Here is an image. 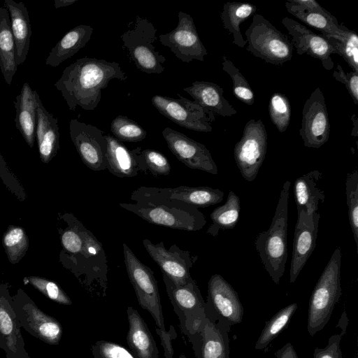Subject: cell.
Instances as JSON below:
<instances>
[{
    "instance_id": "6da1fadb",
    "label": "cell",
    "mask_w": 358,
    "mask_h": 358,
    "mask_svg": "<svg viewBox=\"0 0 358 358\" xmlns=\"http://www.w3.org/2000/svg\"><path fill=\"white\" fill-rule=\"evenodd\" d=\"M127 78L117 62L85 57L66 67L55 86L70 110L77 106L93 110L101 100V90L111 80L125 81Z\"/></svg>"
},
{
    "instance_id": "7a4b0ae2",
    "label": "cell",
    "mask_w": 358,
    "mask_h": 358,
    "mask_svg": "<svg viewBox=\"0 0 358 358\" xmlns=\"http://www.w3.org/2000/svg\"><path fill=\"white\" fill-rule=\"evenodd\" d=\"M291 182L285 181L270 227L255 239L256 250L272 280L280 284L287 259L288 199Z\"/></svg>"
},
{
    "instance_id": "3957f363",
    "label": "cell",
    "mask_w": 358,
    "mask_h": 358,
    "mask_svg": "<svg viewBox=\"0 0 358 358\" xmlns=\"http://www.w3.org/2000/svg\"><path fill=\"white\" fill-rule=\"evenodd\" d=\"M73 222V226L62 234V244L67 252L81 257L80 271L85 275L90 289L96 282L105 291L108 266L103 245L81 222L76 219Z\"/></svg>"
},
{
    "instance_id": "277c9868",
    "label": "cell",
    "mask_w": 358,
    "mask_h": 358,
    "mask_svg": "<svg viewBox=\"0 0 358 358\" xmlns=\"http://www.w3.org/2000/svg\"><path fill=\"white\" fill-rule=\"evenodd\" d=\"M341 258V250L336 248L312 292L307 320V330L311 336L326 326L342 295Z\"/></svg>"
},
{
    "instance_id": "5b68a950",
    "label": "cell",
    "mask_w": 358,
    "mask_h": 358,
    "mask_svg": "<svg viewBox=\"0 0 358 358\" xmlns=\"http://www.w3.org/2000/svg\"><path fill=\"white\" fill-rule=\"evenodd\" d=\"M120 206L130 211L149 223L175 229L195 231L206 223L203 214L198 208L183 203L167 202L120 203Z\"/></svg>"
},
{
    "instance_id": "8992f818",
    "label": "cell",
    "mask_w": 358,
    "mask_h": 358,
    "mask_svg": "<svg viewBox=\"0 0 358 358\" xmlns=\"http://www.w3.org/2000/svg\"><path fill=\"white\" fill-rule=\"evenodd\" d=\"M245 35L246 50L267 63L281 65L292 57L290 41L260 14L253 15Z\"/></svg>"
},
{
    "instance_id": "52a82bcc",
    "label": "cell",
    "mask_w": 358,
    "mask_h": 358,
    "mask_svg": "<svg viewBox=\"0 0 358 358\" xmlns=\"http://www.w3.org/2000/svg\"><path fill=\"white\" fill-rule=\"evenodd\" d=\"M157 29L146 18L136 16L133 27L129 29L120 38L124 48L140 71L146 73H163L166 58L156 50L155 41Z\"/></svg>"
},
{
    "instance_id": "ba28073f",
    "label": "cell",
    "mask_w": 358,
    "mask_h": 358,
    "mask_svg": "<svg viewBox=\"0 0 358 358\" xmlns=\"http://www.w3.org/2000/svg\"><path fill=\"white\" fill-rule=\"evenodd\" d=\"M124 264L140 306L153 317L157 329L165 331L157 282L151 268L143 264L133 251L123 244Z\"/></svg>"
},
{
    "instance_id": "9c48e42d",
    "label": "cell",
    "mask_w": 358,
    "mask_h": 358,
    "mask_svg": "<svg viewBox=\"0 0 358 358\" xmlns=\"http://www.w3.org/2000/svg\"><path fill=\"white\" fill-rule=\"evenodd\" d=\"M224 192L210 187H140L131 193L135 202L159 204L167 202L183 203L196 208H205L220 203Z\"/></svg>"
},
{
    "instance_id": "30bf717a",
    "label": "cell",
    "mask_w": 358,
    "mask_h": 358,
    "mask_svg": "<svg viewBox=\"0 0 358 358\" xmlns=\"http://www.w3.org/2000/svg\"><path fill=\"white\" fill-rule=\"evenodd\" d=\"M166 290L177 315L182 332L189 338L206 317L204 301L195 280L183 286L175 285L162 274Z\"/></svg>"
},
{
    "instance_id": "8fae6325",
    "label": "cell",
    "mask_w": 358,
    "mask_h": 358,
    "mask_svg": "<svg viewBox=\"0 0 358 358\" xmlns=\"http://www.w3.org/2000/svg\"><path fill=\"white\" fill-rule=\"evenodd\" d=\"M206 317L230 331L242 322L243 305L231 285L220 275H213L208 282Z\"/></svg>"
},
{
    "instance_id": "7c38bea8",
    "label": "cell",
    "mask_w": 358,
    "mask_h": 358,
    "mask_svg": "<svg viewBox=\"0 0 358 358\" xmlns=\"http://www.w3.org/2000/svg\"><path fill=\"white\" fill-rule=\"evenodd\" d=\"M266 150L267 133L264 124L261 120H250L234 150L235 162L245 180L252 182L256 178Z\"/></svg>"
},
{
    "instance_id": "4fadbf2b",
    "label": "cell",
    "mask_w": 358,
    "mask_h": 358,
    "mask_svg": "<svg viewBox=\"0 0 358 358\" xmlns=\"http://www.w3.org/2000/svg\"><path fill=\"white\" fill-rule=\"evenodd\" d=\"M177 94L179 99L155 95L151 101L159 113L180 127L196 131H211L210 122L215 120L214 115L206 113L194 101Z\"/></svg>"
},
{
    "instance_id": "5bb4252c",
    "label": "cell",
    "mask_w": 358,
    "mask_h": 358,
    "mask_svg": "<svg viewBox=\"0 0 358 358\" xmlns=\"http://www.w3.org/2000/svg\"><path fill=\"white\" fill-rule=\"evenodd\" d=\"M69 133L85 165L95 171L107 169V143L103 131L92 124L71 119Z\"/></svg>"
},
{
    "instance_id": "9a60e30c",
    "label": "cell",
    "mask_w": 358,
    "mask_h": 358,
    "mask_svg": "<svg viewBox=\"0 0 358 358\" xmlns=\"http://www.w3.org/2000/svg\"><path fill=\"white\" fill-rule=\"evenodd\" d=\"M159 40L184 62L189 63L194 59L203 62L204 57L208 54L193 18L182 11L178 13V22L176 28L167 34H160Z\"/></svg>"
},
{
    "instance_id": "2e32d148",
    "label": "cell",
    "mask_w": 358,
    "mask_h": 358,
    "mask_svg": "<svg viewBox=\"0 0 358 358\" xmlns=\"http://www.w3.org/2000/svg\"><path fill=\"white\" fill-rule=\"evenodd\" d=\"M299 134L303 145L308 148H319L329 140L330 122L324 96L320 87L311 93L303 105Z\"/></svg>"
},
{
    "instance_id": "e0dca14e",
    "label": "cell",
    "mask_w": 358,
    "mask_h": 358,
    "mask_svg": "<svg viewBox=\"0 0 358 358\" xmlns=\"http://www.w3.org/2000/svg\"><path fill=\"white\" fill-rule=\"evenodd\" d=\"M143 244L162 274L175 285L183 286L194 280L189 269L193 267L195 259L189 252L180 249L176 244L166 249L162 241L154 244L147 238L143 240Z\"/></svg>"
},
{
    "instance_id": "ac0fdd59",
    "label": "cell",
    "mask_w": 358,
    "mask_h": 358,
    "mask_svg": "<svg viewBox=\"0 0 358 358\" xmlns=\"http://www.w3.org/2000/svg\"><path fill=\"white\" fill-rule=\"evenodd\" d=\"M162 134L169 150L186 166L217 174V165L204 145L170 127L164 129Z\"/></svg>"
},
{
    "instance_id": "d6986e66",
    "label": "cell",
    "mask_w": 358,
    "mask_h": 358,
    "mask_svg": "<svg viewBox=\"0 0 358 358\" xmlns=\"http://www.w3.org/2000/svg\"><path fill=\"white\" fill-rule=\"evenodd\" d=\"M320 217L317 212L309 214L303 210L297 211L289 270L291 283L295 282L315 249Z\"/></svg>"
},
{
    "instance_id": "ffe728a7",
    "label": "cell",
    "mask_w": 358,
    "mask_h": 358,
    "mask_svg": "<svg viewBox=\"0 0 358 358\" xmlns=\"http://www.w3.org/2000/svg\"><path fill=\"white\" fill-rule=\"evenodd\" d=\"M282 24L291 36L292 44L298 55L307 54L319 59L327 70L334 68L331 55L336 52L322 35L314 33L306 26L288 17L282 20Z\"/></svg>"
},
{
    "instance_id": "44dd1931",
    "label": "cell",
    "mask_w": 358,
    "mask_h": 358,
    "mask_svg": "<svg viewBox=\"0 0 358 358\" xmlns=\"http://www.w3.org/2000/svg\"><path fill=\"white\" fill-rule=\"evenodd\" d=\"M229 331L206 317L188 338L196 358H229Z\"/></svg>"
},
{
    "instance_id": "7402d4cb",
    "label": "cell",
    "mask_w": 358,
    "mask_h": 358,
    "mask_svg": "<svg viewBox=\"0 0 358 358\" xmlns=\"http://www.w3.org/2000/svg\"><path fill=\"white\" fill-rule=\"evenodd\" d=\"M107 143L108 171L118 178L136 176L140 171L147 173L141 148L129 150L124 144L110 134H105Z\"/></svg>"
},
{
    "instance_id": "603a6c76",
    "label": "cell",
    "mask_w": 358,
    "mask_h": 358,
    "mask_svg": "<svg viewBox=\"0 0 358 358\" xmlns=\"http://www.w3.org/2000/svg\"><path fill=\"white\" fill-rule=\"evenodd\" d=\"M40 100L37 92L24 83L14 102L16 128L30 148H33L36 140V110Z\"/></svg>"
},
{
    "instance_id": "cb8c5ba5",
    "label": "cell",
    "mask_w": 358,
    "mask_h": 358,
    "mask_svg": "<svg viewBox=\"0 0 358 358\" xmlns=\"http://www.w3.org/2000/svg\"><path fill=\"white\" fill-rule=\"evenodd\" d=\"M183 90L208 114L230 117L237 113L236 110L224 98V90L215 83L195 81Z\"/></svg>"
},
{
    "instance_id": "d4e9b609",
    "label": "cell",
    "mask_w": 358,
    "mask_h": 358,
    "mask_svg": "<svg viewBox=\"0 0 358 358\" xmlns=\"http://www.w3.org/2000/svg\"><path fill=\"white\" fill-rule=\"evenodd\" d=\"M129 330L127 343L134 358H159L155 341L145 320L133 307L127 310Z\"/></svg>"
},
{
    "instance_id": "484cf974",
    "label": "cell",
    "mask_w": 358,
    "mask_h": 358,
    "mask_svg": "<svg viewBox=\"0 0 358 358\" xmlns=\"http://www.w3.org/2000/svg\"><path fill=\"white\" fill-rule=\"evenodd\" d=\"M9 13L10 27L15 45L17 66L24 63L28 55L31 29L29 12L22 2L5 0L3 6Z\"/></svg>"
},
{
    "instance_id": "4316f807",
    "label": "cell",
    "mask_w": 358,
    "mask_h": 358,
    "mask_svg": "<svg viewBox=\"0 0 358 358\" xmlns=\"http://www.w3.org/2000/svg\"><path fill=\"white\" fill-rule=\"evenodd\" d=\"M36 139L41 161L48 163L59 148V126L57 118L50 113L40 100L37 107Z\"/></svg>"
},
{
    "instance_id": "83f0119b",
    "label": "cell",
    "mask_w": 358,
    "mask_h": 358,
    "mask_svg": "<svg viewBox=\"0 0 358 358\" xmlns=\"http://www.w3.org/2000/svg\"><path fill=\"white\" fill-rule=\"evenodd\" d=\"M285 8L288 13L320 31L322 35L337 36L347 28L340 24L336 18L320 4L313 8H307L287 0Z\"/></svg>"
},
{
    "instance_id": "f1b7e54d",
    "label": "cell",
    "mask_w": 358,
    "mask_h": 358,
    "mask_svg": "<svg viewBox=\"0 0 358 358\" xmlns=\"http://www.w3.org/2000/svg\"><path fill=\"white\" fill-rule=\"evenodd\" d=\"M93 30L92 27L85 24L71 29L52 48L45 59V64L57 67L64 60L73 56L87 45Z\"/></svg>"
},
{
    "instance_id": "f546056e",
    "label": "cell",
    "mask_w": 358,
    "mask_h": 358,
    "mask_svg": "<svg viewBox=\"0 0 358 358\" xmlns=\"http://www.w3.org/2000/svg\"><path fill=\"white\" fill-rule=\"evenodd\" d=\"M321 178L322 173L314 170L295 180L294 196L297 211L303 210L309 214L317 212L325 199L324 192L317 186Z\"/></svg>"
},
{
    "instance_id": "4dcf8cb0",
    "label": "cell",
    "mask_w": 358,
    "mask_h": 358,
    "mask_svg": "<svg viewBox=\"0 0 358 358\" xmlns=\"http://www.w3.org/2000/svg\"><path fill=\"white\" fill-rule=\"evenodd\" d=\"M17 69L16 50L8 10L0 7V70L3 78L10 85Z\"/></svg>"
},
{
    "instance_id": "1f68e13d",
    "label": "cell",
    "mask_w": 358,
    "mask_h": 358,
    "mask_svg": "<svg viewBox=\"0 0 358 358\" xmlns=\"http://www.w3.org/2000/svg\"><path fill=\"white\" fill-rule=\"evenodd\" d=\"M257 10V7L248 2L228 1L223 6L221 20L224 29L233 35V43L239 48L247 44L240 25Z\"/></svg>"
},
{
    "instance_id": "d6a6232c",
    "label": "cell",
    "mask_w": 358,
    "mask_h": 358,
    "mask_svg": "<svg viewBox=\"0 0 358 358\" xmlns=\"http://www.w3.org/2000/svg\"><path fill=\"white\" fill-rule=\"evenodd\" d=\"M240 212V199L231 190L225 203L218 206L210 213L212 224L208 227L207 233L215 237L220 230L233 229L238 221Z\"/></svg>"
},
{
    "instance_id": "836d02e7",
    "label": "cell",
    "mask_w": 358,
    "mask_h": 358,
    "mask_svg": "<svg viewBox=\"0 0 358 358\" xmlns=\"http://www.w3.org/2000/svg\"><path fill=\"white\" fill-rule=\"evenodd\" d=\"M322 36L336 54L343 58L354 72L358 73V36L356 32L346 28L337 36Z\"/></svg>"
},
{
    "instance_id": "e575fe53",
    "label": "cell",
    "mask_w": 358,
    "mask_h": 358,
    "mask_svg": "<svg viewBox=\"0 0 358 358\" xmlns=\"http://www.w3.org/2000/svg\"><path fill=\"white\" fill-rule=\"evenodd\" d=\"M29 323L43 340L50 343H57L62 336V327L55 319L50 317L32 305L24 307Z\"/></svg>"
},
{
    "instance_id": "d590c367",
    "label": "cell",
    "mask_w": 358,
    "mask_h": 358,
    "mask_svg": "<svg viewBox=\"0 0 358 358\" xmlns=\"http://www.w3.org/2000/svg\"><path fill=\"white\" fill-rule=\"evenodd\" d=\"M297 308V303H291L280 310L267 321L255 343V348H266L287 327Z\"/></svg>"
},
{
    "instance_id": "8d00e7d4",
    "label": "cell",
    "mask_w": 358,
    "mask_h": 358,
    "mask_svg": "<svg viewBox=\"0 0 358 358\" xmlns=\"http://www.w3.org/2000/svg\"><path fill=\"white\" fill-rule=\"evenodd\" d=\"M110 131L121 142H139L147 135L146 131L138 123L124 115H118L113 120Z\"/></svg>"
},
{
    "instance_id": "74e56055",
    "label": "cell",
    "mask_w": 358,
    "mask_h": 358,
    "mask_svg": "<svg viewBox=\"0 0 358 358\" xmlns=\"http://www.w3.org/2000/svg\"><path fill=\"white\" fill-rule=\"evenodd\" d=\"M3 245L9 261L16 264L27 251L29 241L22 228L10 226L3 237Z\"/></svg>"
},
{
    "instance_id": "f35d334b",
    "label": "cell",
    "mask_w": 358,
    "mask_h": 358,
    "mask_svg": "<svg viewBox=\"0 0 358 358\" xmlns=\"http://www.w3.org/2000/svg\"><path fill=\"white\" fill-rule=\"evenodd\" d=\"M222 69L232 80V90L234 96L244 103L252 106L255 102L254 93L246 78L233 62L224 55L222 56Z\"/></svg>"
},
{
    "instance_id": "ab89813d",
    "label": "cell",
    "mask_w": 358,
    "mask_h": 358,
    "mask_svg": "<svg viewBox=\"0 0 358 358\" xmlns=\"http://www.w3.org/2000/svg\"><path fill=\"white\" fill-rule=\"evenodd\" d=\"M345 194L348 215L353 238L358 248V172L354 170L347 176Z\"/></svg>"
},
{
    "instance_id": "60d3db41",
    "label": "cell",
    "mask_w": 358,
    "mask_h": 358,
    "mask_svg": "<svg viewBox=\"0 0 358 358\" xmlns=\"http://www.w3.org/2000/svg\"><path fill=\"white\" fill-rule=\"evenodd\" d=\"M268 113L278 131H285L291 120V106L287 97L278 92L273 94L269 101Z\"/></svg>"
},
{
    "instance_id": "b9f144b4",
    "label": "cell",
    "mask_w": 358,
    "mask_h": 358,
    "mask_svg": "<svg viewBox=\"0 0 358 358\" xmlns=\"http://www.w3.org/2000/svg\"><path fill=\"white\" fill-rule=\"evenodd\" d=\"M141 155L147 172L155 177L169 175L171 164L162 153L152 149H145L141 150Z\"/></svg>"
},
{
    "instance_id": "7bdbcfd3",
    "label": "cell",
    "mask_w": 358,
    "mask_h": 358,
    "mask_svg": "<svg viewBox=\"0 0 358 358\" xmlns=\"http://www.w3.org/2000/svg\"><path fill=\"white\" fill-rule=\"evenodd\" d=\"M26 279L49 299L59 303L71 304L70 299L55 282L36 276H31Z\"/></svg>"
},
{
    "instance_id": "ee69618b",
    "label": "cell",
    "mask_w": 358,
    "mask_h": 358,
    "mask_svg": "<svg viewBox=\"0 0 358 358\" xmlns=\"http://www.w3.org/2000/svg\"><path fill=\"white\" fill-rule=\"evenodd\" d=\"M92 354L93 358H134L122 345L106 341H98L92 345Z\"/></svg>"
},
{
    "instance_id": "f6af8a7d",
    "label": "cell",
    "mask_w": 358,
    "mask_h": 358,
    "mask_svg": "<svg viewBox=\"0 0 358 358\" xmlns=\"http://www.w3.org/2000/svg\"><path fill=\"white\" fill-rule=\"evenodd\" d=\"M334 78L343 83L352 97L355 104H358V73L354 71L345 73L340 64L332 74Z\"/></svg>"
},
{
    "instance_id": "bcb514c9",
    "label": "cell",
    "mask_w": 358,
    "mask_h": 358,
    "mask_svg": "<svg viewBox=\"0 0 358 358\" xmlns=\"http://www.w3.org/2000/svg\"><path fill=\"white\" fill-rule=\"evenodd\" d=\"M342 335L334 334L329 340L324 348H315L313 351V358H342L341 342Z\"/></svg>"
},
{
    "instance_id": "7dc6e473",
    "label": "cell",
    "mask_w": 358,
    "mask_h": 358,
    "mask_svg": "<svg viewBox=\"0 0 358 358\" xmlns=\"http://www.w3.org/2000/svg\"><path fill=\"white\" fill-rule=\"evenodd\" d=\"M173 330V327L172 330L169 332L166 331H160L157 328L156 329V331L161 339V343L164 348L165 358H173V350L172 348L171 340L173 338H172V336L176 335L175 333L172 334Z\"/></svg>"
},
{
    "instance_id": "c3c4849f",
    "label": "cell",
    "mask_w": 358,
    "mask_h": 358,
    "mask_svg": "<svg viewBox=\"0 0 358 358\" xmlns=\"http://www.w3.org/2000/svg\"><path fill=\"white\" fill-rule=\"evenodd\" d=\"M13 331V324L6 310L0 307V331L4 336H10Z\"/></svg>"
},
{
    "instance_id": "681fc988",
    "label": "cell",
    "mask_w": 358,
    "mask_h": 358,
    "mask_svg": "<svg viewBox=\"0 0 358 358\" xmlns=\"http://www.w3.org/2000/svg\"><path fill=\"white\" fill-rule=\"evenodd\" d=\"M276 358H298L294 346L290 343H286L283 347L275 352Z\"/></svg>"
},
{
    "instance_id": "f907efd6",
    "label": "cell",
    "mask_w": 358,
    "mask_h": 358,
    "mask_svg": "<svg viewBox=\"0 0 358 358\" xmlns=\"http://www.w3.org/2000/svg\"><path fill=\"white\" fill-rule=\"evenodd\" d=\"M348 320L345 311L343 310V314L341 315V317L339 320V321L338 322V324L336 326V327H340L341 329L342 332L341 333V334L342 336H343L346 333V328H347V326H348Z\"/></svg>"
},
{
    "instance_id": "816d5d0a",
    "label": "cell",
    "mask_w": 358,
    "mask_h": 358,
    "mask_svg": "<svg viewBox=\"0 0 358 358\" xmlns=\"http://www.w3.org/2000/svg\"><path fill=\"white\" fill-rule=\"evenodd\" d=\"M77 1L78 0H55V8L66 7L72 5Z\"/></svg>"
},
{
    "instance_id": "f5cc1de1",
    "label": "cell",
    "mask_w": 358,
    "mask_h": 358,
    "mask_svg": "<svg viewBox=\"0 0 358 358\" xmlns=\"http://www.w3.org/2000/svg\"><path fill=\"white\" fill-rule=\"evenodd\" d=\"M352 122H353V124H354V128H353V130L352 131V135L355 136V137H357L358 134H357V116L355 114H354L352 117H351Z\"/></svg>"
},
{
    "instance_id": "db71d44e",
    "label": "cell",
    "mask_w": 358,
    "mask_h": 358,
    "mask_svg": "<svg viewBox=\"0 0 358 358\" xmlns=\"http://www.w3.org/2000/svg\"><path fill=\"white\" fill-rule=\"evenodd\" d=\"M3 164V158L0 154V165H2Z\"/></svg>"
},
{
    "instance_id": "11a10c76",
    "label": "cell",
    "mask_w": 358,
    "mask_h": 358,
    "mask_svg": "<svg viewBox=\"0 0 358 358\" xmlns=\"http://www.w3.org/2000/svg\"><path fill=\"white\" fill-rule=\"evenodd\" d=\"M179 358H186V357L184 355H180Z\"/></svg>"
}]
</instances>
